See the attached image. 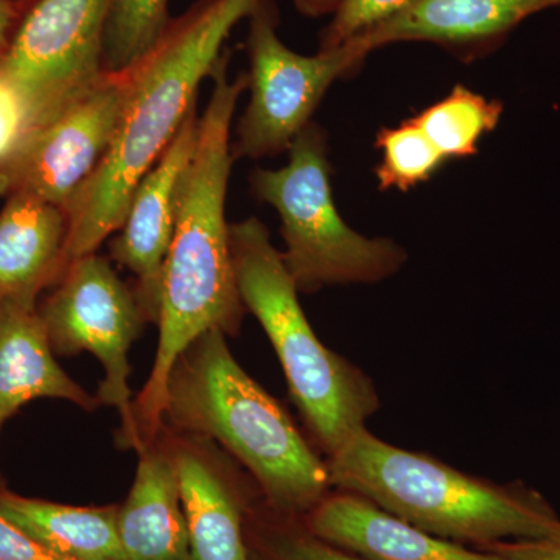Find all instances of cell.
<instances>
[{
	"mask_svg": "<svg viewBox=\"0 0 560 560\" xmlns=\"http://www.w3.org/2000/svg\"><path fill=\"white\" fill-rule=\"evenodd\" d=\"M212 79L197 143L179 179L175 230L162 271L156 357L132 400L131 430L121 451L138 453L160 436L168 375L180 353L209 330L235 337L246 312L232 261L226 194L235 162L232 120L248 77L231 81L224 54Z\"/></svg>",
	"mask_w": 560,
	"mask_h": 560,
	"instance_id": "6da1fadb",
	"label": "cell"
},
{
	"mask_svg": "<svg viewBox=\"0 0 560 560\" xmlns=\"http://www.w3.org/2000/svg\"><path fill=\"white\" fill-rule=\"evenodd\" d=\"M264 0H197L128 72L127 97L105 158L69 201L66 267L116 234L140 179L156 164L212 75L232 28Z\"/></svg>",
	"mask_w": 560,
	"mask_h": 560,
	"instance_id": "7a4b0ae2",
	"label": "cell"
},
{
	"mask_svg": "<svg viewBox=\"0 0 560 560\" xmlns=\"http://www.w3.org/2000/svg\"><path fill=\"white\" fill-rule=\"evenodd\" d=\"M164 427L215 442L259 486L264 504L302 518L329 493V467L289 412L243 371L226 335L209 330L173 364L165 388Z\"/></svg>",
	"mask_w": 560,
	"mask_h": 560,
	"instance_id": "3957f363",
	"label": "cell"
},
{
	"mask_svg": "<svg viewBox=\"0 0 560 560\" xmlns=\"http://www.w3.org/2000/svg\"><path fill=\"white\" fill-rule=\"evenodd\" d=\"M331 486L377 504L441 539L475 544L537 539L560 518L536 492L469 477L441 460L360 430L327 460Z\"/></svg>",
	"mask_w": 560,
	"mask_h": 560,
	"instance_id": "277c9868",
	"label": "cell"
},
{
	"mask_svg": "<svg viewBox=\"0 0 560 560\" xmlns=\"http://www.w3.org/2000/svg\"><path fill=\"white\" fill-rule=\"evenodd\" d=\"M232 261L245 311L253 313L278 353L294 404L326 455L364 429L378 408L370 378L327 349L302 311L282 253L260 220L230 226Z\"/></svg>",
	"mask_w": 560,
	"mask_h": 560,
	"instance_id": "5b68a950",
	"label": "cell"
},
{
	"mask_svg": "<svg viewBox=\"0 0 560 560\" xmlns=\"http://www.w3.org/2000/svg\"><path fill=\"white\" fill-rule=\"evenodd\" d=\"M289 151L285 167L257 168L249 183L260 201L278 210L282 259L298 290L375 283L396 275L407 259L404 249L388 238L364 237L338 212L323 128L307 125Z\"/></svg>",
	"mask_w": 560,
	"mask_h": 560,
	"instance_id": "8992f818",
	"label": "cell"
},
{
	"mask_svg": "<svg viewBox=\"0 0 560 560\" xmlns=\"http://www.w3.org/2000/svg\"><path fill=\"white\" fill-rule=\"evenodd\" d=\"M36 308L55 355L90 352L101 361L105 378L95 396L102 407L119 411L116 441L120 447L131 430L128 353L150 324L135 287L117 275L106 257L92 253L70 261Z\"/></svg>",
	"mask_w": 560,
	"mask_h": 560,
	"instance_id": "52a82bcc",
	"label": "cell"
},
{
	"mask_svg": "<svg viewBox=\"0 0 560 560\" xmlns=\"http://www.w3.org/2000/svg\"><path fill=\"white\" fill-rule=\"evenodd\" d=\"M249 103L238 120L235 160L275 156L290 150L334 81L348 75L370 51L357 39L313 57L280 40L275 0H264L248 18Z\"/></svg>",
	"mask_w": 560,
	"mask_h": 560,
	"instance_id": "ba28073f",
	"label": "cell"
},
{
	"mask_svg": "<svg viewBox=\"0 0 560 560\" xmlns=\"http://www.w3.org/2000/svg\"><path fill=\"white\" fill-rule=\"evenodd\" d=\"M113 0H36L25 11L0 73L16 88L31 131L49 124L103 79Z\"/></svg>",
	"mask_w": 560,
	"mask_h": 560,
	"instance_id": "9c48e42d",
	"label": "cell"
},
{
	"mask_svg": "<svg viewBox=\"0 0 560 560\" xmlns=\"http://www.w3.org/2000/svg\"><path fill=\"white\" fill-rule=\"evenodd\" d=\"M128 84V72L105 73L60 116L28 131L0 160V197L27 195L68 208L113 142Z\"/></svg>",
	"mask_w": 560,
	"mask_h": 560,
	"instance_id": "30bf717a",
	"label": "cell"
},
{
	"mask_svg": "<svg viewBox=\"0 0 560 560\" xmlns=\"http://www.w3.org/2000/svg\"><path fill=\"white\" fill-rule=\"evenodd\" d=\"M178 477L191 560H250L246 544L249 499L232 458L215 442L162 427Z\"/></svg>",
	"mask_w": 560,
	"mask_h": 560,
	"instance_id": "8fae6325",
	"label": "cell"
},
{
	"mask_svg": "<svg viewBox=\"0 0 560 560\" xmlns=\"http://www.w3.org/2000/svg\"><path fill=\"white\" fill-rule=\"evenodd\" d=\"M198 121L194 106L160 160L140 179L109 242L110 260L135 279L132 287L150 324L160 319L162 271L175 230L179 179L197 143Z\"/></svg>",
	"mask_w": 560,
	"mask_h": 560,
	"instance_id": "7c38bea8",
	"label": "cell"
},
{
	"mask_svg": "<svg viewBox=\"0 0 560 560\" xmlns=\"http://www.w3.org/2000/svg\"><path fill=\"white\" fill-rule=\"evenodd\" d=\"M560 0H411L390 20L357 40L374 51L396 43H431L474 55L499 46L523 21Z\"/></svg>",
	"mask_w": 560,
	"mask_h": 560,
	"instance_id": "4fadbf2b",
	"label": "cell"
},
{
	"mask_svg": "<svg viewBox=\"0 0 560 560\" xmlns=\"http://www.w3.org/2000/svg\"><path fill=\"white\" fill-rule=\"evenodd\" d=\"M302 522L313 536L364 560H506L433 536L345 490L327 493Z\"/></svg>",
	"mask_w": 560,
	"mask_h": 560,
	"instance_id": "5bb4252c",
	"label": "cell"
},
{
	"mask_svg": "<svg viewBox=\"0 0 560 560\" xmlns=\"http://www.w3.org/2000/svg\"><path fill=\"white\" fill-rule=\"evenodd\" d=\"M38 305L0 301V433L7 420L38 399L66 400L81 410L102 407L57 361ZM0 488H7L0 471Z\"/></svg>",
	"mask_w": 560,
	"mask_h": 560,
	"instance_id": "9a60e30c",
	"label": "cell"
},
{
	"mask_svg": "<svg viewBox=\"0 0 560 560\" xmlns=\"http://www.w3.org/2000/svg\"><path fill=\"white\" fill-rule=\"evenodd\" d=\"M69 221L65 209L27 197L5 198L0 210V301L38 305L66 270Z\"/></svg>",
	"mask_w": 560,
	"mask_h": 560,
	"instance_id": "2e32d148",
	"label": "cell"
},
{
	"mask_svg": "<svg viewBox=\"0 0 560 560\" xmlns=\"http://www.w3.org/2000/svg\"><path fill=\"white\" fill-rule=\"evenodd\" d=\"M139 463L117 526L124 560H191L178 477L158 436L138 452Z\"/></svg>",
	"mask_w": 560,
	"mask_h": 560,
	"instance_id": "e0dca14e",
	"label": "cell"
},
{
	"mask_svg": "<svg viewBox=\"0 0 560 560\" xmlns=\"http://www.w3.org/2000/svg\"><path fill=\"white\" fill-rule=\"evenodd\" d=\"M0 514L68 560H124L119 506H69L0 488Z\"/></svg>",
	"mask_w": 560,
	"mask_h": 560,
	"instance_id": "ac0fdd59",
	"label": "cell"
},
{
	"mask_svg": "<svg viewBox=\"0 0 560 560\" xmlns=\"http://www.w3.org/2000/svg\"><path fill=\"white\" fill-rule=\"evenodd\" d=\"M501 114V102L489 101L458 84L447 97L420 110L412 119L445 160L452 161L475 156L482 136L495 130Z\"/></svg>",
	"mask_w": 560,
	"mask_h": 560,
	"instance_id": "d6986e66",
	"label": "cell"
},
{
	"mask_svg": "<svg viewBox=\"0 0 560 560\" xmlns=\"http://www.w3.org/2000/svg\"><path fill=\"white\" fill-rule=\"evenodd\" d=\"M171 21L168 0H113L103 40L105 72H130L153 50Z\"/></svg>",
	"mask_w": 560,
	"mask_h": 560,
	"instance_id": "ffe728a7",
	"label": "cell"
},
{
	"mask_svg": "<svg viewBox=\"0 0 560 560\" xmlns=\"http://www.w3.org/2000/svg\"><path fill=\"white\" fill-rule=\"evenodd\" d=\"M375 147L382 151L375 168L381 190H411L448 162L412 117L397 127L382 128Z\"/></svg>",
	"mask_w": 560,
	"mask_h": 560,
	"instance_id": "44dd1931",
	"label": "cell"
},
{
	"mask_svg": "<svg viewBox=\"0 0 560 560\" xmlns=\"http://www.w3.org/2000/svg\"><path fill=\"white\" fill-rule=\"evenodd\" d=\"M246 534L253 550L270 560H364L313 536L300 518L282 517L265 504L249 508Z\"/></svg>",
	"mask_w": 560,
	"mask_h": 560,
	"instance_id": "7402d4cb",
	"label": "cell"
},
{
	"mask_svg": "<svg viewBox=\"0 0 560 560\" xmlns=\"http://www.w3.org/2000/svg\"><path fill=\"white\" fill-rule=\"evenodd\" d=\"M411 0H341L330 24L320 33L319 50H331L390 20Z\"/></svg>",
	"mask_w": 560,
	"mask_h": 560,
	"instance_id": "603a6c76",
	"label": "cell"
},
{
	"mask_svg": "<svg viewBox=\"0 0 560 560\" xmlns=\"http://www.w3.org/2000/svg\"><path fill=\"white\" fill-rule=\"evenodd\" d=\"M31 131L27 106L20 92L0 73V160Z\"/></svg>",
	"mask_w": 560,
	"mask_h": 560,
	"instance_id": "cb8c5ba5",
	"label": "cell"
},
{
	"mask_svg": "<svg viewBox=\"0 0 560 560\" xmlns=\"http://www.w3.org/2000/svg\"><path fill=\"white\" fill-rule=\"evenodd\" d=\"M481 548L506 560H560V525L537 539L497 541Z\"/></svg>",
	"mask_w": 560,
	"mask_h": 560,
	"instance_id": "d4e9b609",
	"label": "cell"
},
{
	"mask_svg": "<svg viewBox=\"0 0 560 560\" xmlns=\"http://www.w3.org/2000/svg\"><path fill=\"white\" fill-rule=\"evenodd\" d=\"M0 560H68L55 555L0 514Z\"/></svg>",
	"mask_w": 560,
	"mask_h": 560,
	"instance_id": "484cf974",
	"label": "cell"
},
{
	"mask_svg": "<svg viewBox=\"0 0 560 560\" xmlns=\"http://www.w3.org/2000/svg\"><path fill=\"white\" fill-rule=\"evenodd\" d=\"M25 11L11 0H0V57L9 49Z\"/></svg>",
	"mask_w": 560,
	"mask_h": 560,
	"instance_id": "4316f807",
	"label": "cell"
},
{
	"mask_svg": "<svg viewBox=\"0 0 560 560\" xmlns=\"http://www.w3.org/2000/svg\"><path fill=\"white\" fill-rule=\"evenodd\" d=\"M293 3L304 16L319 18L334 14L341 0H293Z\"/></svg>",
	"mask_w": 560,
	"mask_h": 560,
	"instance_id": "83f0119b",
	"label": "cell"
},
{
	"mask_svg": "<svg viewBox=\"0 0 560 560\" xmlns=\"http://www.w3.org/2000/svg\"><path fill=\"white\" fill-rule=\"evenodd\" d=\"M11 2L16 3V5H20L22 10L27 11L31 9L33 3L36 2V0H11Z\"/></svg>",
	"mask_w": 560,
	"mask_h": 560,
	"instance_id": "f1b7e54d",
	"label": "cell"
},
{
	"mask_svg": "<svg viewBox=\"0 0 560 560\" xmlns=\"http://www.w3.org/2000/svg\"><path fill=\"white\" fill-rule=\"evenodd\" d=\"M250 560H270V559L264 558V556L259 555V552L250 550Z\"/></svg>",
	"mask_w": 560,
	"mask_h": 560,
	"instance_id": "f546056e",
	"label": "cell"
}]
</instances>
